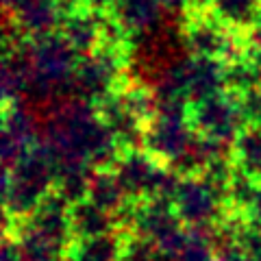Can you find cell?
<instances>
[{
  "label": "cell",
  "instance_id": "4fadbf2b",
  "mask_svg": "<svg viewBox=\"0 0 261 261\" xmlns=\"http://www.w3.org/2000/svg\"><path fill=\"white\" fill-rule=\"evenodd\" d=\"M5 231L15 235L20 261H65L68 259L70 248H63L61 244L46 238L44 233H39L37 228H33L27 222L5 228Z\"/></svg>",
  "mask_w": 261,
  "mask_h": 261
},
{
  "label": "cell",
  "instance_id": "9a60e30c",
  "mask_svg": "<svg viewBox=\"0 0 261 261\" xmlns=\"http://www.w3.org/2000/svg\"><path fill=\"white\" fill-rule=\"evenodd\" d=\"M70 222H72L74 240L96 238V235L120 231L116 216L109 214V211H105V209H100L87 198L81 200V202H74V205H70Z\"/></svg>",
  "mask_w": 261,
  "mask_h": 261
},
{
  "label": "cell",
  "instance_id": "8992f818",
  "mask_svg": "<svg viewBox=\"0 0 261 261\" xmlns=\"http://www.w3.org/2000/svg\"><path fill=\"white\" fill-rule=\"evenodd\" d=\"M196 133L187 120V102L159 100V109L146 126L144 150L172 168L192 150Z\"/></svg>",
  "mask_w": 261,
  "mask_h": 261
},
{
  "label": "cell",
  "instance_id": "7402d4cb",
  "mask_svg": "<svg viewBox=\"0 0 261 261\" xmlns=\"http://www.w3.org/2000/svg\"><path fill=\"white\" fill-rule=\"evenodd\" d=\"M0 261H20V250H18V242H15L13 233L5 231L3 238V255H0Z\"/></svg>",
  "mask_w": 261,
  "mask_h": 261
},
{
  "label": "cell",
  "instance_id": "8fae6325",
  "mask_svg": "<svg viewBox=\"0 0 261 261\" xmlns=\"http://www.w3.org/2000/svg\"><path fill=\"white\" fill-rule=\"evenodd\" d=\"M109 13L94 11L89 7H76L63 15L59 24V33L68 39L74 50L85 57L94 53L105 39V29H107Z\"/></svg>",
  "mask_w": 261,
  "mask_h": 261
},
{
  "label": "cell",
  "instance_id": "603a6c76",
  "mask_svg": "<svg viewBox=\"0 0 261 261\" xmlns=\"http://www.w3.org/2000/svg\"><path fill=\"white\" fill-rule=\"evenodd\" d=\"M74 3L83 5V7H89L94 11H102V13H111L113 9L118 7L120 0H74Z\"/></svg>",
  "mask_w": 261,
  "mask_h": 261
},
{
  "label": "cell",
  "instance_id": "ffe728a7",
  "mask_svg": "<svg viewBox=\"0 0 261 261\" xmlns=\"http://www.w3.org/2000/svg\"><path fill=\"white\" fill-rule=\"evenodd\" d=\"M242 46H244V57L250 59L252 63L261 65V15L246 31H242Z\"/></svg>",
  "mask_w": 261,
  "mask_h": 261
},
{
  "label": "cell",
  "instance_id": "5b68a950",
  "mask_svg": "<svg viewBox=\"0 0 261 261\" xmlns=\"http://www.w3.org/2000/svg\"><path fill=\"white\" fill-rule=\"evenodd\" d=\"M181 44L187 55L231 63L244 57L242 31L220 22L205 9L190 7L181 13Z\"/></svg>",
  "mask_w": 261,
  "mask_h": 261
},
{
  "label": "cell",
  "instance_id": "6da1fadb",
  "mask_svg": "<svg viewBox=\"0 0 261 261\" xmlns=\"http://www.w3.org/2000/svg\"><path fill=\"white\" fill-rule=\"evenodd\" d=\"M44 109L42 140L50 146L57 161H79L94 170L113 168L122 150L96 105L72 96Z\"/></svg>",
  "mask_w": 261,
  "mask_h": 261
},
{
  "label": "cell",
  "instance_id": "7c38bea8",
  "mask_svg": "<svg viewBox=\"0 0 261 261\" xmlns=\"http://www.w3.org/2000/svg\"><path fill=\"white\" fill-rule=\"evenodd\" d=\"M163 11H166V7L159 0H120L111 13L135 44L137 39L142 42V39L161 31Z\"/></svg>",
  "mask_w": 261,
  "mask_h": 261
},
{
  "label": "cell",
  "instance_id": "52a82bcc",
  "mask_svg": "<svg viewBox=\"0 0 261 261\" xmlns=\"http://www.w3.org/2000/svg\"><path fill=\"white\" fill-rule=\"evenodd\" d=\"M187 120H190L196 135L224 144H233L242 126L246 124L240 96L228 92V89L202 98V100L190 102L187 105Z\"/></svg>",
  "mask_w": 261,
  "mask_h": 261
},
{
  "label": "cell",
  "instance_id": "cb8c5ba5",
  "mask_svg": "<svg viewBox=\"0 0 261 261\" xmlns=\"http://www.w3.org/2000/svg\"><path fill=\"white\" fill-rule=\"evenodd\" d=\"M159 3L166 7L168 11H185V7L190 5V0H159Z\"/></svg>",
  "mask_w": 261,
  "mask_h": 261
},
{
  "label": "cell",
  "instance_id": "2e32d148",
  "mask_svg": "<svg viewBox=\"0 0 261 261\" xmlns=\"http://www.w3.org/2000/svg\"><path fill=\"white\" fill-rule=\"evenodd\" d=\"M122 257H124V233L122 231L74 240L68 252L70 261H122Z\"/></svg>",
  "mask_w": 261,
  "mask_h": 261
},
{
  "label": "cell",
  "instance_id": "5bb4252c",
  "mask_svg": "<svg viewBox=\"0 0 261 261\" xmlns=\"http://www.w3.org/2000/svg\"><path fill=\"white\" fill-rule=\"evenodd\" d=\"M190 7L205 9L235 31H246L261 15V0H190Z\"/></svg>",
  "mask_w": 261,
  "mask_h": 261
},
{
  "label": "cell",
  "instance_id": "3957f363",
  "mask_svg": "<svg viewBox=\"0 0 261 261\" xmlns=\"http://www.w3.org/2000/svg\"><path fill=\"white\" fill-rule=\"evenodd\" d=\"M24 50L31 70L29 98H37L44 107L61 98H72V83L81 55L70 46L59 29L37 37H27Z\"/></svg>",
  "mask_w": 261,
  "mask_h": 261
},
{
  "label": "cell",
  "instance_id": "d6986e66",
  "mask_svg": "<svg viewBox=\"0 0 261 261\" xmlns=\"http://www.w3.org/2000/svg\"><path fill=\"white\" fill-rule=\"evenodd\" d=\"M176 261H218V252L205 231H192L190 228L187 242L176 255Z\"/></svg>",
  "mask_w": 261,
  "mask_h": 261
},
{
  "label": "cell",
  "instance_id": "7a4b0ae2",
  "mask_svg": "<svg viewBox=\"0 0 261 261\" xmlns=\"http://www.w3.org/2000/svg\"><path fill=\"white\" fill-rule=\"evenodd\" d=\"M57 157L39 140L11 170H3V211L5 228L29 220L35 209L55 192Z\"/></svg>",
  "mask_w": 261,
  "mask_h": 261
},
{
  "label": "cell",
  "instance_id": "e0dca14e",
  "mask_svg": "<svg viewBox=\"0 0 261 261\" xmlns=\"http://www.w3.org/2000/svg\"><path fill=\"white\" fill-rule=\"evenodd\" d=\"M233 163L261 183V124H244L233 140Z\"/></svg>",
  "mask_w": 261,
  "mask_h": 261
},
{
  "label": "cell",
  "instance_id": "ac0fdd59",
  "mask_svg": "<svg viewBox=\"0 0 261 261\" xmlns=\"http://www.w3.org/2000/svg\"><path fill=\"white\" fill-rule=\"evenodd\" d=\"M87 200H92L94 205H98L105 211H109V214H113V216H116L118 211L128 202L126 194H124V190H122L118 176L111 168H96L92 172Z\"/></svg>",
  "mask_w": 261,
  "mask_h": 261
},
{
  "label": "cell",
  "instance_id": "30bf717a",
  "mask_svg": "<svg viewBox=\"0 0 261 261\" xmlns=\"http://www.w3.org/2000/svg\"><path fill=\"white\" fill-rule=\"evenodd\" d=\"M5 22L22 37L57 31L63 20V0H3Z\"/></svg>",
  "mask_w": 261,
  "mask_h": 261
},
{
  "label": "cell",
  "instance_id": "ba28073f",
  "mask_svg": "<svg viewBox=\"0 0 261 261\" xmlns=\"http://www.w3.org/2000/svg\"><path fill=\"white\" fill-rule=\"evenodd\" d=\"M178 220L192 231H207L228 214V205L214 185L202 176H181L172 196Z\"/></svg>",
  "mask_w": 261,
  "mask_h": 261
},
{
  "label": "cell",
  "instance_id": "277c9868",
  "mask_svg": "<svg viewBox=\"0 0 261 261\" xmlns=\"http://www.w3.org/2000/svg\"><path fill=\"white\" fill-rule=\"evenodd\" d=\"M130 55L133 48L102 44L94 53L81 57L72 83V96L92 105H100L109 96L124 89L133 79Z\"/></svg>",
  "mask_w": 261,
  "mask_h": 261
},
{
  "label": "cell",
  "instance_id": "9c48e42d",
  "mask_svg": "<svg viewBox=\"0 0 261 261\" xmlns=\"http://www.w3.org/2000/svg\"><path fill=\"white\" fill-rule=\"evenodd\" d=\"M39 140L42 128L24 102L3 105V170H11Z\"/></svg>",
  "mask_w": 261,
  "mask_h": 261
},
{
  "label": "cell",
  "instance_id": "44dd1931",
  "mask_svg": "<svg viewBox=\"0 0 261 261\" xmlns=\"http://www.w3.org/2000/svg\"><path fill=\"white\" fill-rule=\"evenodd\" d=\"M246 124H261V85L240 96Z\"/></svg>",
  "mask_w": 261,
  "mask_h": 261
}]
</instances>
